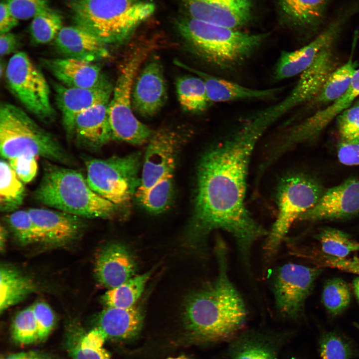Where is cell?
I'll list each match as a JSON object with an SVG mask.
<instances>
[{
    "label": "cell",
    "mask_w": 359,
    "mask_h": 359,
    "mask_svg": "<svg viewBox=\"0 0 359 359\" xmlns=\"http://www.w3.org/2000/svg\"><path fill=\"white\" fill-rule=\"evenodd\" d=\"M181 35L193 53L221 70H230L246 62L268 34H251L190 17L178 24Z\"/></svg>",
    "instance_id": "3957f363"
},
{
    "label": "cell",
    "mask_w": 359,
    "mask_h": 359,
    "mask_svg": "<svg viewBox=\"0 0 359 359\" xmlns=\"http://www.w3.org/2000/svg\"><path fill=\"white\" fill-rule=\"evenodd\" d=\"M19 44V39L16 34L10 32L0 34V56H4L15 52L18 49Z\"/></svg>",
    "instance_id": "c3c4849f"
},
{
    "label": "cell",
    "mask_w": 359,
    "mask_h": 359,
    "mask_svg": "<svg viewBox=\"0 0 359 359\" xmlns=\"http://www.w3.org/2000/svg\"><path fill=\"white\" fill-rule=\"evenodd\" d=\"M41 242L62 244L77 238L84 228L81 217L59 210L31 208L27 210Z\"/></svg>",
    "instance_id": "ffe728a7"
},
{
    "label": "cell",
    "mask_w": 359,
    "mask_h": 359,
    "mask_svg": "<svg viewBox=\"0 0 359 359\" xmlns=\"http://www.w3.org/2000/svg\"><path fill=\"white\" fill-rule=\"evenodd\" d=\"M23 182L18 178L8 162H0V209L1 212L15 211L25 196Z\"/></svg>",
    "instance_id": "f1b7e54d"
},
{
    "label": "cell",
    "mask_w": 359,
    "mask_h": 359,
    "mask_svg": "<svg viewBox=\"0 0 359 359\" xmlns=\"http://www.w3.org/2000/svg\"><path fill=\"white\" fill-rule=\"evenodd\" d=\"M33 198L55 209L86 218H109L118 208L98 194L82 174L71 168L44 161Z\"/></svg>",
    "instance_id": "277c9868"
},
{
    "label": "cell",
    "mask_w": 359,
    "mask_h": 359,
    "mask_svg": "<svg viewBox=\"0 0 359 359\" xmlns=\"http://www.w3.org/2000/svg\"><path fill=\"white\" fill-rule=\"evenodd\" d=\"M338 157L344 165L359 166V143H341L338 147Z\"/></svg>",
    "instance_id": "bcb514c9"
},
{
    "label": "cell",
    "mask_w": 359,
    "mask_h": 359,
    "mask_svg": "<svg viewBox=\"0 0 359 359\" xmlns=\"http://www.w3.org/2000/svg\"><path fill=\"white\" fill-rule=\"evenodd\" d=\"M320 355L321 359H350L351 352L339 336L329 333L321 340Z\"/></svg>",
    "instance_id": "b9f144b4"
},
{
    "label": "cell",
    "mask_w": 359,
    "mask_h": 359,
    "mask_svg": "<svg viewBox=\"0 0 359 359\" xmlns=\"http://www.w3.org/2000/svg\"><path fill=\"white\" fill-rule=\"evenodd\" d=\"M344 20L339 18L309 43L294 51H282L275 65L273 78L280 81L301 74L324 49L333 46Z\"/></svg>",
    "instance_id": "e0dca14e"
},
{
    "label": "cell",
    "mask_w": 359,
    "mask_h": 359,
    "mask_svg": "<svg viewBox=\"0 0 359 359\" xmlns=\"http://www.w3.org/2000/svg\"><path fill=\"white\" fill-rule=\"evenodd\" d=\"M183 140L182 133L170 128H161L153 133L148 142L140 184L136 195L148 189L167 173L174 172L177 156Z\"/></svg>",
    "instance_id": "5bb4252c"
},
{
    "label": "cell",
    "mask_w": 359,
    "mask_h": 359,
    "mask_svg": "<svg viewBox=\"0 0 359 359\" xmlns=\"http://www.w3.org/2000/svg\"><path fill=\"white\" fill-rule=\"evenodd\" d=\"M141 154L88 159L86 180L92 189L118 208L127 207L140 185Z\"/></svg>",
    "instance_id": "9c48e42d"
},
{
    "label": "cell",
    "mask_w": 359,
    "mask_h": 359,
    "mask_svg": "<svg viewBox=\"0 0 359 359\" xmlns=\"http://www.w3.org/2000/svg\"><path fill=\"white\" fill-rule=\"evenodd\" d=\"M152 48L141 45L132 48L128 52L120 67L108 106L113 139L141 145L147 143L153 133L137 118L132 104L134 80L151 54Z\"/></svg>",
    "instance_id": "52a82bcc"
},
{
    "label": "cell",
    "mask_w": 359,
    "mask_h": 359,
    "mask_svg": "<svg viewBox=\"0 0 359 359\" xmlns=\"http://www.w3.org/2000/svg\"><path fill=\"white\" fill-rule=\"evenodd\" d=\"M323 304L328 311L333 315L342 312L349 305L351 293L347 283L339 278L329 280L322 293Z\"/></svg>",
    "instance_id": "74e56055"
},
{
    "label": "cell",
    "mask_w": 359,
    "mask_h": 359,
    "mask_svg": "<svg viewBox=\"0 0 359 359\" xmlns=\"http://www.w3.org/2000/svg\"><path fill=\"white\" fill-rule=\"evenodd\" d=\"M8 162L23 183L30 182L37 174L38 164L36 157L21 156L9 159Z\"/></svg>",
    "instance_id": "f6af8a7d"
},
{
    "label": "cell",
    "mask_w": 359,
    "mask_h": 359,
    "mask_svg": "<svg viewBox=\"0 0 359 359\" xmlns=\"http://www.w3.org/2000/svg\"><path fill=\"white\" fill-rule=\"evenodd\" d=\"M167 359H188L184 356H181L175 357V358H169Z\"/></svg>",
    "instance_id": "db71d44e"
},
{
    "label": "cell",
    "mask_w": 359,
    "mask_h": 359,
    "mask_svg": "<svg viewBox=\"0 0 359 359\" xmlns=\"http://www.w3.org/2000/svg\"><path fill=\"white\" fill-rule=\"evenodd\" d=\"M76 25L106 44L123 42L155 9L149 0H71Z\"/></svg>",
    "instance_id": "5b68a950"
},
{
    "label": "cell",
    "mask_w": 359,
    "mask_h": 359,
    "mask_svg": "<svg viewBox=\"0 0 359 359\" xmlns=\"http://www.w3.org/2000/svg\"><path fill=\"white\" fill-rule=\"evenodd\" d=\"M32 307L38 329V341H44L54 327V314L50 307L44 302H36Z\"/></svg>",
    "instance_id": "ee69618b"
},
{
    "label": "cell",
    "mask_w": 359,
    "mask_h": 359,
    "mask_svg": "<svg viewBox=\"0 0 359 359\" xmlns=\"http://www.w3.org/2000/svg\"><path fill=\"white\" fill-rule=\"evenodd\" d=\"M333 46L322 50L312 64L301 74L296 85L282 100L256 113L271 127L293 108L316 97L331 73L335 69Z\"/></svg>",
    "instance_id": "8fae6325"
},
{
    "label": "cell",
    "mask_w": 359,
    "mask_h": 359,
    "mask_svg": "<svg viewBox=\"0 0 359 359\" xmlns=\"http://www.w3.org/2000/svg\"><path fill=\"white\" fill-rule=\"evenodd\" d=\"M328 0H280L285 13L295 23L316 25L323 16Z\"/></svg>",
    "instance_id": "836d02e7"
},
{
    "label": "cell",
    "mask_w": 359,
    "mask_h": 359,
    "mask_svg": "<svg viewBox=\"0 0 359 359\" xmlns=\"http://www.w3.org/2000/svg\"><path fill=\"white\" fill-rule=\"evenodd\" d=\"M10 12L18 20L33 17L49 6V0H3Z\"/></svg>",
    "instance_id": "7bdbcfd3"
},
{
    "label": "cell",
    "mask_w": 359,
    "mask_h": 359,
    "mask_svg": "<svg viewBox=\"0 0 359 359\" xmlns=\"http://www.w3.org/2000/svg\"><path fill=\"white\" fill-rule=\"evenodd\" d=\"M322 193L319 184L304 175H289L280 180L276 193L277 214L263 247L267 258L276 255L294 222L316 204Z\"/></svg>",
    "instance_id": "ba28073f"
},
{
    "label": "cell",
    "mask_w": 359,
    "mask_h": 359,
    "mask_svg": "<svg viewBox=\"0 0 359 359\" xmlns=\"http://www.w3.org/2000/svg\"><path fill=\"white\" fill-rule=\"evenodd\" d=\"M359 97V68L355 72L349 88L342 96L283 133L273 144L274 153L280 157L293 146L315 139L333 120L351 106Z\"/></svg>",
    "instance_id": "4fadbf2b"
},
{
    "label": "cell",
    "mask_w": 359,
    "mask_h": 359,
    "mask_svg": "<svg viewBox=\"0 0 359 359\" xmlns=\"http://www.w3.org/2000/svg\"><path fill=\"white\" fill-rule=\"evenodd\" d=\"M320 270L293 263L276 270L272 279V292L277 312L291 319L302 314L305 301Z\"/></svg>",
    "instance_id": "7c38bea8"
},
{
    "label": "cell",
    "mask_w": 359,
    "mask_h": 359,
    "mask_svg": "<svg viewBox=\"0 0 359 359\" xmlns=\"http://www.w3.org/2000/svg\"><path fill=\"white\" fill-rule=\"evenodd\" d=\"M353 287L355 293L359 303V277L354 280Z\"/></svg>",
    "instance_id": "816d5d0a"
},
{
    "label": "cell",
    "mask_w": 359,
    "mask_h": 359,
    "mask_svg": "<svg viewBox=\"0 0 359 359\" xmlns=\"http://www.w3.org/2000/svg\"><path fill=\"white\" fill-rule=\"evenodd\" d=\"M176 88L179 103L182 109L193 113L204 111L210 103L203 80L199 76L179 77Z\"/></svg>",
    "instance_id": "83f0119b"
},
{
    "label": "cell",
    "mask_w": 359,
    "mask_h": 359,
    "mask_svg": "<svg viewBox=\"0 0 359 359\" xmlns=\"http://www.w3.org/2000/svg\"><path fill=\"white\" fill-rule=\"evenodd\" d=\"M359 213V180H347L323 192L300 219L310 221L348 217Z\"/></svg>",
    "instance_id": "ac0fdd59"
},
{
    "label": "cell",
    "mask_w": 359,
    "mask_h": 359,
    "mask_svg": "<svg viewBox=\"0 0 359 359\" xmlns=\"http://www.w3.org/2000/svg\"><path fill=\"white\" fill-rule=\"evenodd\" d=\"M107 339L97 327L84 335L70 348L73 359H110L103 345Z\"/></svg>",
    "instance_id": "d590c367"
},
{
    "label": "cell",
    "mask_w": 359,
    "mask_h": 359,
    "mask_svg": "<svg viewBox=\"0 0 359 359\" xmlns=\"http://www.w3.org/2000/svg\"><path fill=\"white\" fill-rule=\"evenodd\" d=\"M55 100L68 139H73L74 123L82 112L105 100H110L113 87L107 79L92 88H76L54 83Z\"/></svg>",
    "instance_id": "2e32d148"
},
{
    "label": "cell",
    "mask_w": 359,
    "mask_h": 359,
    "mask_svg": "<svg viewBox=\"0 0 359 359\" xmlns=\"http://www.w3.org/2000/svg\"><path fill=\"white\" fill-rule=\"evenodd\" d=\"M6 67V66L5 67L4 65H3V63H2V62H1L0 67V77H1L2 76L3 72H4V69Z\"/></svg>",
    "instance_id": "f5cc1de1"
},
{
    "label": "cell",
    "mask_w": 359,
    "mask_h": 359,
    "mask_svg": "<svg viewBox=\"0 0 359 359\" xmlns=\"http://www.w3.org/2000/svg\"><path fill=\"white\" fill-rule=\"evenodd\" d=\"M174 63L200 77L204 81L210 103L225 102L239 100L271 98L280 92L281 88L255 89L216 77L190 67L179 60Z\"/></svg>",
    "instance_id": "cb8c5ba5"
},
{
    "label": "cell",
    "mask_w": 359,
    "mask_h": 359,
    "mask_svg": "<svg viewBox=\"0 0 359 359\" xmlns=\"http://www.w3.org/2000/svg\"><path fill=\"white\" fill-rule=\"evenodd\" d=\"M143 316L135 305L130 308L106 307L99 314L97 327L107 338L130 339L138 335Z\"/></svg>",
    "instance_id": "484cf974"
},
{
    "label": "cell",
    "mask_w": 359,
    "mask_h": 359,
    "mask_svg": "<svg viewBox=\"0 0 359 359\" xmlns=\"http://www.w3.org/2000/svg\"><path fill=\"white\" fill-rule=\"evenodd\" d=\"M5 73L11 92L28 111L45 122L54 119L49 85L25 52H18L10 57Z\"/></svg>",
    "instance_id": "30bf717a"
},
{
    "label": "cell",
    "mask_w": 359,
    "mask_h": 359,
    "mask_svg": "<svg viewBox=\"0 0 359 359\" xmlns=\"http://www.w3.org/2000/svg\"><path fill=\"white\" fill-rule=\"evenodd\" d=\"M319 239L322 251L337 258H344L352 252L359 251V242L337 229H324L319 235Z\"/></svg>",
    "instance_id": "8d00e7d4"
},
{
    "label": "cell",
    "mask_w": 359,
    "mask_h": 359,
    "mask_svg": "<svg viewBox=\"0 0 359 359\" xmlns=\"http://www.w3.org/2000/svg\"><path fill=\"white\" fill-rule=\"evenodd\" d=\"M266 130L249 119L209 148L198 163L189 235L192 244L207 249L210 234L222 230L234 238L246 269L252 267L251 252L266 230L252 217L245 203L250 159Z\"/></svg>",
    "instance_id": "6da1fadb"
},
{
    "label": "cell",
    "mask_w": 359,
    "mask_h": 359,
    "mask_svg": "<svg viewBox=\"0 0 359 359\" xmlns=\"http://www.w3.org/2000/svg\"><path fill=\"white\" fill-rule=\"evenodd\" d=\"M234 342L229 359H277L273 345L258 334H246Z\"/></svg>",
    "instance_id": "4dcf8cb0"
},
{
    "label": "cell",
    "mask_w": 359,
    "mask_h": 359,
    "mask_svg": "<svg viewBox=\"0 0 359 359\" xmlns=\"http://www.w3.org/2000/svg\"><path fill=\"white\" fill-rule=\"evenodd\" d=\"M41 63L61 84L70 87L92 88L105 77L95 63L72 58H43Z\"/></svg>",
    "instance_id": "d4e9b609"
},
{
    "label": "cell",
    "mask_w": 359,
    "mask_h": 359,
    "mask_svg": "<svg viewBox=\"0 0 359 359\" xmlns=\"http://www.w3.org/2000/svg\"><path fill=\"white\" fill-rule=\"evenodd\" d=\"M1 359H51V358L43 352L30 351L13 354Z\"/></svg>",
    "instance_id": "681fc988"
},
{
    "label": "cell",
    "mask_w": 359,
    "mask_h": 359,
    "mask_svg": "<svg viewBox=\"0 0 359 359\" xmlns=\"http://www.w3.org/2000/svg\"><path fill=\"white\" fill-rule=\"evenodd\" d=\"M7 222L15 238L24 245L41 242L38 232L27 210H15L6 216Z\"/></svg>",
    "instance_id": "f35d334b"
},
{
    "label": "cell",
    "mask_w": 359,
    "mask_h": 359,
    "mask_svg": "<svg viewBox=\"0 0 359 359\" xmlns=\"http://www.w3.org/2000/svg\"><path fill=\"white\" fill-rule=\"evenodd\" d=\"M7 231L4 226L1 225L0 227V243L1 251L4 249Z\"/></svg>",
    "instance_id": "f907efd6"
},
{
    "label": "cell",
    "mask_w": 359,
    "mask_h": 359,
    "mask_svg": "<svg viewBox=\"0 0 359 359\" xmlns=\"http://www.w3.org/2000/svg\"><path fill=\"white\" fill-rule=\"evenodd\" d=\"M167 99V87L162 63L159 56L150 55L134 81L133 110L143 117H152L161 110Z\"/></svg>",
    "instance_id": "9a60e30c"
},
{
    "label": "cell",
    "mask_w": 359,
    "mask_h": 359,
    "mask_svg": "<svg viewBox=\"0 0 359 359\" xmlns=\"http://www.w3.org/2000/svg\"><path fill=\"white\" fill-rule=\"evenodd\" d=\"M174 192V172L166 174L150 188L135 196L148 212L160 213L171 204Z\"/></svg>",
    "instance_id": "d6a6232c"
},
{
    "label": "cell",
    "mask_w": 359,
    "mask_h": 359,
    "mask_svg": "<svg viewBox=\"0 0 359 359\" xmlns=\"http://www.w3.org/2000/svg\"><path fill=\"white\" fill-rule=\"evenodd\" d=\"M357 67V62L351 57L341 66L335 69L316 97L318 103L328 105L342 96L349 88Z\"/></svg>",
    "instance_id": "1f68e13d"
},
{
    "label": "cell",
    "mask_w": 359,
    "mask_h": 359,
    "mask_svg": "<svg viewBox=\"0 0 359 359\" xmlns=\"http://www.w3.org/2000/svg\"><path fill=\"white\" fill-rule=\"evenodd\" d=\"M189 17L237 29L249 20L250 0H185Z\"/></svg>",
    "instance_id": "d6986e66"
},
{
    "label": "cell",
    "mask_w": 359,
    "mask_h": 359,
    "mask_svg": "<svg viewBox=\"0 0 359 359\" xmlns=\"http://www.w3.org/2000/svg\"><path fill=\"white\" fill-rule=\"evenodd\" d=\"M62 27L60 13L47 7L32 17L29 27L32 42L36 44L48 43L55 39Z\"/></svg>",
    "instance_id": "e575fe53"
},
{
    "label": "cell",
    "mask_w": 359,
    "mask_h": 359,
    "mask_svg": "<svg viewBox=\"0 0 359 359\" xmlns=\"http://www.w3.org/2000/svg\"><path fill=\"white\" fill-rule=\"evenodd\" d=\"M336 119L342 143H359V104L352 105Z\"/></svg>",
    "instance_id": "60d3db41"
},
{
    "label": "cell",
    "mask_w": 359,
    "mask_h": 359,
    "mask_svg": "<svg viewBox=\"0 0 359 359\" xmlns=\"http://www.w3.org/2000/svg\"><path fill=\"white\" fill-rule=\"evenodd\" d=\"M151 273L134 276L121 285L108 289L102 298L107 307L130 308L134 306L142 295Z\"/></svg>",
    "instance_id": "f546056e"
},
{
    "label": "cell",
    "mask_w": 359,
    "mask_h": 359,
    "mask_svg": "<svg viewBox=\"0 0 359 359\" xmlns=\"http://www.w3.org/2000/svg\"><path fill=\"white\" fill-rule=\"evenodd\" d=\"M214 252L217 265L215 279L192 294L184 308L187 331L194 341L218 343L235 339L246 325L244 299L229 275L228 251L217 235Z\"/></svg>",
    "instance_id": "7a4b0ae2"
},
{
    "label": "cell",
    "mask_w": 359,
    "mask_h": 359,
    "mask_svg": "<svg viewBox=\"0 0 359 359\" xmlns=\"http://www.w3.org/2000/svg\"><path fill=\"white\" fill-rule=\"evenodd\" d=\"M56 50L63 57L95 63L108 55L107 44L75 25L63 26L54 39Z\"/></svg>",
    "instance_id": "603a6c76"
},
{
    "label": "cell",
    "mask_w": 359,
    "mask_h": 359,
    "mask_svg": "<svg viewBox=\"0 0 359 359\" xmlns=\"http://www.w3.org/2000/svg\"><path fill=\"white\" fill-rule=\"evenodd\" d=\"M18 23L17 19L10 12L8 6L3 0L0 5V33L10 32Z\"/></svg>",
    "instance_id": "7dc6e473"
},
{
    "label": "cell",
    "mask_w": 359,
    "mask_h": 359,
    "mask_svg": "<svg viewBox=\"0 0 359 359\" xmlns=\"http://www.w3.org/2000/svg\"><path fill=\"white\" fill-rule=\"evenodd\" d=\"M136 268L131 251L123 244L115 242L105 245L99 251L94 272L99 283L110 289L134 277Z\"/></svg>",
    "instance_id": "44dd1931"
},
{
    "label": "cell",
    "mask_w": 359,
    "mask_h": 359,
    "mask_svg": "<svg viewBox=\"0 0 359 359\" xmlns=\"http://www.w3.org/2000/svg\"><path fill=\"white\" fill-rule=\"evenodd\" d=\"M12 337L21 345H29L38 341V329L32 306L18 312L12 325Z\"/></svg>",
    "instance_id": "ab89813d"
},
{
    "label": "cell",
    "mask_w": 359,
    "mask_h": 359,
    "mask_svg": "<svg viewBox=\"0 0 359 359\" xmlns=\"http://www.w3.org/2000/svg\"><path fill=\"white\" fill-rule=\"evenodd\" d=\"M109 102L107 100L97 103L77 116L73 139L80 146L96 150L113 139L108 113Z\"/></svg>",
    "instance_id": "7402d4cb"
},
{
    "label": "cell",
    "mask_w": 359,
    "mask_h": 359,
    "mask_svg": "<svg viewBox=\"0 0 359 359\" xmlns=\"http://www.w3.org/2000/svg\"><path fill=\"white\" fill-rule=\"evenodd\" d=\"M0 152L7 160L31 156L66 165L75 164L72 156L54 136L23 109L6 102L0 106Z\"/></svg>",
    "instance_id": "8992f818"
},
{
    "label": "cell",
    "mask_w": 359,
    "mask_h": 359,
    "mask_svg": "<svg viewBox=\"0 0 359 359\" xmlns=\"http://www.w3.org/2000/svg\"><path fill=\"white\" fill-rule=\"evenodd\" d=\"M0 311L18 303L35 290L33 281L14 267L1 265Z\"/></svg>",
    "instance_id": "4316f807"
}]
</instances>
